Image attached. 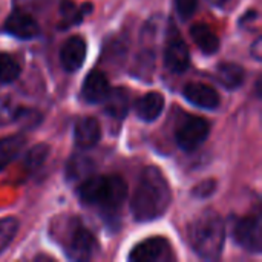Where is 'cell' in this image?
I'll return each instance as SVG.
<instances>
[{
	"label": "cell",
	"instance_id": "obj_1",
	"mask_svg": "<svg viewBox=\"0 0 262 262\" xmlns=\"http://www.w3.org/2000/svg\"><path fill=\"white\" fill-rule=\"evenodd\" d=\"M172 203L170 186L163 172L155 167H146L138 180L130 201V212L138 223H149L161 218Z\"/></svg>",
	"mask_w": 262,
	"mask_h": 262
},
{
	"label": "cell",
	"instance_id": "obj_2",
	"mask_svg": "<svg viewBox=\"0 0 262 262\" xmlns=\"http://www.w3.org/2000/svg\"><path fill=\"white\" fill-rule=\"evenodd\" d=\"M189 241L193 252L206 259L216 261L224 249L226 226L215 210H204L189 226Z\"/></svg>",
	"mask_w": 262,
	"mask_h": 262
},
{
	"label": "cell",
	"instance_id": "obj_3",
	"mask_svg": "<svg viewBox=\"0 0 262 262\" xmlns=\"http://www.w3.org/2000/svg\"><path fill=\"white\" fill-rule=\"evenodd\" d=\"M83 204L97 207L106 213L117 212L127 198V184L121 177H88L78 187Z\"/></svg>",
	"mask_w": 262,
	"mask_h": 262
},
{
	"label": "cell",
	"instance_id": "obj_4",
	"mask_svg": "<svg viewBox=\"0 0 262 262\" xmlns=\"http://www.w3.org/2000/svg\"><path fill=\"white\" fill-rule=\"evenodd\" d=\"M98 250L94 235L81 226L80 221L72 220L69 232L64 235V253L71 261H89Z\"/></svg>",
	"mask_w": 262,
	"mask_h": 262
},
{
	"label": "cell",
	"instance_id": "obj_5",
	"mask_svg": "<svg viewBox=\"0 0 262 262\" xmlns=\"http://www.w3.org/2000/svg\"><path fill=\"white\" fill-rule=\"evenodd\" d=\"M209 134L210 123L203 117L190 115L180 124L175 134V140L180 149L184 152H193L207 140Z\"/></svg>",
	"mask_w": 262,
	"mask_h": 262
},
{
	"label": "cell",
	"instance_id": "obj_6",
	"mask_svg": "<svg viewBox=\"0 0 262 262\" xmlns=\"http://www.w3.org/2000/svg\"><path fill=\"white\" fill-rule=\"evenodd\" d=\"M233 238L238 246L250 253H259L262 249L261 218L259 215L239 218L233 226Z\"/></svg>",
	"mask_w": 262,
	"mask_h": 262
},
{
	"label": "cell",
	"instance_id": "obj_7",
	"mask_svg": "<svg viewBox=\"0 0 262 262\" xmlns=\"http://www.w3.org/2000/svg\"><path fill=\"white\" fill-rule=\"evenodd\" d=\"M173 259L170 244L166 238H149L138 246L129 255L130 262H167Z\"/></svg>",
	"mask_w": 262,
	"mask_h": 262
},
{
	"label": "cell",
	"instance_id": "obj_8",
	"mask_svg": "<svg viewBox=\"0 0 262 262\" xmlns=\"http://www.w3.org/2000/svg\"><path fill=\"white\" fill-rule=\"evenodd\" d=\"M164 63L167 69L175 74H181L187 71L190 63L189 48L183 40V37L178 34V31H175L173 28L167 35V43L164 48Z\"/></svg>",
	"mask_w": 262,
	"mask_h": 262
},
{
	"label": "cell",
	"instance_id": "obj_9",
	"mask_svg": "<svg viewBox=\"0 0 262 262\" xmlns=\"http://www.w3.org/2000/svg\"><path fill=\"white\" fill-rule=\"evenodd\" d=\"M5 31L20 40H31L40 34V26L34 17L23 11H14L5 21Z\"/></svg>",
	"mask_w": 262,
	"mask_h": 262
},
{
	"label": "cell",
	"instance_id": "obj_10",
	"mask_svg": "<svg viewBox=\"0 0 262 262\" xmlns=\"http://www.w3.org/2000/svg\"><path fill=\"white\" fill-rule=\"evenodd\" d=\"M86 52H88V48H86V41L83 37L74 35L68 38L60 51V61L64 71L68 72L78 71L86 60Z\"/></svg>",
	"mask_w": 262,
	"mask_h": 262
},
{
	"label": "cell",
	"instance_id": "obj_11",
	"mask_svg": "<svg viewBox=\"0 0 262 262\" xmlns=\"http://www.w3.org/2000/svg\"><path fill=\"white\" fill-rule=\"evenodd\" d=\"M184 98L201 109L213 111L220 106V94L204 83H189L183 89Z\"/></svg>",
	"mask_w": 262,
	"mask_h": 262
},
{
	"label": "cell",
	"instance_id": "obj_12",
	"mask_svg": "<svg viewBox=\"0 0 262 262\" xmlns=\"http://www.w3.org/2000/svg\"><path fill=\"white\" fill-rule=\"evenodd\" d=\"M109 91H111V86H109V80L106 78V75L100 71H92L84 78V83L81 88V97L88 103L97 104V103H103Z\"/></svg>",
	"mask_w": 262,
	"mask_h": 262
},
{
	"label": "cell",
	"instance_id": "obj_13",
	"mask_svg": "<svg viewBox=\"0 0 262 262\" xmlns=\"http://www.w3.org/2000/svg\"><path fill=\"white\" fill-rule=\"evenodd\" d=\"M100 138H101V127L95 118L84 117L77 121L74 129V140L77 147L91 149L100 141Z\"/></svg>",
	"mask_w": 262,
	"mask_h": 262
},
{
	"label": "cell",
	"instance_id": "obj_14",
	"mask_svg": "<svg viewBox=\"0 0 262 262\" xmlns=\"http://www.w3.org/2000/svg\"><path fill=\"white\" fill-rule=\"evenodd\" d=\"M164 103H166L164 97L160 92H149L137 101V104H135L137 115L143 121L152 123L161 115V112L164 109Z\"/></svg>",
	"mask_w": 262,
	"mask_h": 262
},
{
	"label": "cell",
	"instance_id": "obj_15",
	"mask_svg": "<svg viewBox=\"0 0 262 262\" xmlns=\"http://www.w3.org/2000/svg\"><path fill=\"white\" fill-rule=\"evenodd\" d=\"M103 103L104 112L115 120H123L129 112V94L123 88L111 89Z\"/></svg>",
	"mask_w": 262,
	"mask_h": 262
},
{
	"label": "cell",
	"instance_id": "obj_16",
	"mask_svg": "<svg viewBox=\"0 0 262 262\" xmlns=\"http://www.w3.org/2000/svg\"><path fill=\"white\" fill-rule=\"evenodd\" d=\"M190 35L196 46L204 54H215L220 49V38L218 35L210 29V26L204 23H196L190 29Z\"/></svg>",
	"mask_w": 262,
	"mask_h": 262
},
{
	"label": "cell",
	"instance_id": "obj_17",
	"mask_svg": "<svg viewBox=\"0 0 262 262\" xmlns=\"http://www.w3.org/2000/svg\"><path fill=\"white\" fill-rule=\"evenodd\" d=\"M94 169H95V164L91 157H88L84 154H77L66 163L64 172H66L68 180L77 181V180H84V178L91 177Z\"/></svg>",
	"mask_w": 262,
	"mask_h": 262
},
{
	"label": "cell",
	"instance_id": "obj_18",
	"mask_svg": "<svg viewBox=\"0 0 262 262\" xmlns=\"http://www.w3.org/2000/svg\"><path fill=\"white\" fill-rule=\"evenodd\" d=\"M218 81L226 88V89H238L246 78V72L243 69V66L236 64V63H221L216 72Z\"/></svg>",
	"mask_w": 262,
	"mask_h": 262
},
{
	"label": "cell",
	"instance_id": "obj_19",
	"mask_svg": "<svg viewBox=\"0 0 262 262\" xmlns=\"http://www.w3.org/2000/svg\"><path fill=\"white\" fill-rule=\"evenodd\" d=\"M25 138L20 135H11L0 140V172L18 157L25 147Z\"/></svg>",
	"mask_w": 262,
	"mask_h": 262
},
{
	"label": "cell",
	"instance_id": "obj_20",
	"mask_svg": "<svg viewBox=\"0 0 262 262\" xmlns=\"http://www.w3.org/2000/svg\"><path fill=\"white\" fill-rule=\"evenodd\" d=\"M49 152H51L49 146L48 144H43V143L41 144H35L34 147H31L28 150L26 157H25V166H26V169L31 170V172L38 170L45 164L46 158L49 157Z\"/></svg>",
	"mask_w": 262,
	"mask_h": 262
},
{
	"label": "cell",
	"instance_id": "obj_21",
	"mask_svg": "<svg viewBox=\"0 0 262 262\" xmlns=\"http://www.w3.org/2000/svg\"><path fill=\"white\" fill-rule=\"evenodd\" d=\"M20 75L18 63L6 52H0V83H12Z\"/></svg>",
	"mask_w": 262,
	"mask_h": 262
},
{
	"label": "cell",
	"instance_id": "obj_22",
	"mask_svg": "<svg viewBox=\"0 0 262 262\" xmlns=\"http://www.w3.org/2000/svg\"><path fill=\"white\" fill-rule=\"evenodd\" d=\"M18 230V221L12 216L0 220V255L9 247Z\"/></svg>",
	"mask_w": 262,
	"mask_h": 262
},
{
	"label": "cell",
	"instance_id": "obj_23",
	"mask_svg": "<svg viewBox=\"0 0 262 262\" xmlns=\"http://www.w3.org/2000/svg\"><path fill=\"white\" fill-rule=\"evenodd\" d=\"M41 120L40 114L35 112V111H31V109H21V107H17V114H15V120L17 123H20L21 126L25 127H34L35 124H38Z\"/></svg>",
	"mask_w": 262,
	"mask_h": 262
},
{
	"label": "cell",
	"instance_id": "obj_24",
	"mask_svg": "<svg viewBox=\"0 0 262 262\" xmlns=\"http://www.w3.org/2000/svg\"><path fill=\"white\" fill-rule=\"evenodd\" d=\"M17 107L8 97H0V126L12 123L15 120Z\"/></svg>",
	"mask_w": 262,
	"mask_h": 262
},
{
	"label": "cell",
	"instance_id": "obj_25",
	"mask_svg": "<svg viewBox=\"0 0 262 262\" xmlns=\"http://www.w3.org/2000/svg\"><path fill=\"white\" fill-rule=\"evenodd\" d=\"M61 15H63V20H64V25L66 26L75 25V23H78L81 20V12L69 0L63 2V5H61Z\"/></svg>",
	"mask_w": 262,
	"mask_h": 262
},
{
	"label": "cell",
	"instance_id": "obj_26",
	"mask_svg": "<svg viewBox=\"0 0 262 262\" xmlns=\"http://www.w3.org/2000/svg\"><path fill=\"white\" fill-rule=\"evenodd\" d=\"M196 6H198V0H175L177 12L184 20L193 15V12L196 11Z\"/></svg>",
	"mask_w": 262,
	"mask_h": 262
},
{
	"label": "cell",
	"instance_id": "obj_27",
	"mask_svg": "<svg viewBox=\"0 0 262 262\" xmlns=\"http://www.w3.org/2000/svg\"><path fill=\"white\" fill-rule=\"evenodd\" d=\"M215 187H216V183L213 180H206V181H201L200 184H196L193 187L192 193L195 198H209L215 192Z\"/></svg>",
	"mask_w": 262,
	"mask_h": 262
},
{
	"label": "cell",
	"instance_id": "obj_28",
	"mask_svg": "<svg viewBox=\"0 0 262 262\" xmlns=\"http://www.w3.org/2000/svg\"><path fill=\"white\" fill-rule=\"evenodd\" d=\"M261 45H262V41H261V38H256L255 40V43H253V46L250 48V54L256 58V60H261Z\"/></svg>",
	"mask_w": 262,
	"mask_h": 262
},
{
	"label": "cell",
	"instance_id": "obj_29",
	"mask_svg": "<svg viewBox=\"0 0 262 262\" xmlns=\"http://www.w3.org/2000/svg\"><path fill=\"white\" fill-rule=\"evenodd\" d=\"M227 2H229V0H210V3L215 5V6H224Z\"/></svg>",
	"mask_w": 262,
	"mask_h": 262
}]
</instances>
